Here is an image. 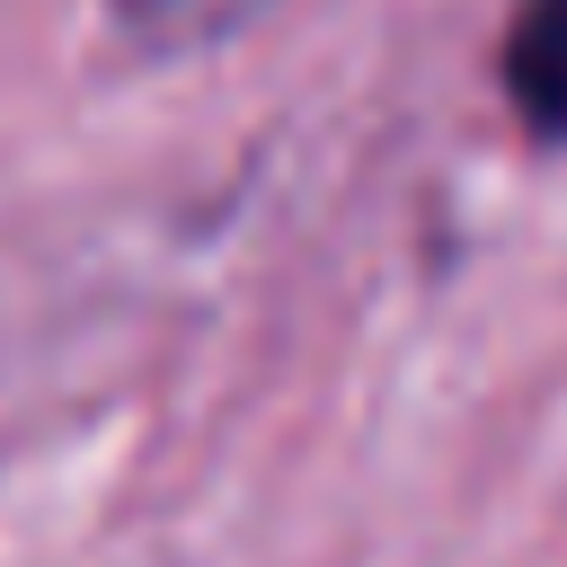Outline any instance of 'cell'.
<instances>
[{"label": "cell", "mask_w": 567, "mask_h": 567, "mask_svg": "<svg viewBox=\"0 0 567 567\" xmlns=\"http://www.w3.org/2000/svg\"><path fill=\"white\" fill-rule=\"evenodd\" d=\"M505 97L532 133L567 142V0H523L505 35Z\"/></svg>", "instance_id": "obj_1"}, {"label": "cell", "mask_w": 567, "mask_h": 567, "mask_svg": "<svg viewBox=\"0 0 567 567\" xmlns=\"http://www.w3.org/2000/svg\"><path fill=\"white\" fill-rule=\"evenodd\" d=\"M115 9V27L133 35V44H159V53H195V44H221V35H239L257 9H275V0H106Z\"/></svg>", "instance_id": "obj_2"}]
</instances>
